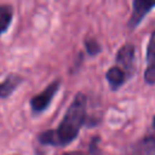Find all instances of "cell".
<instances>
[{"label":"cell","mask_w":155,"mask_h":155,"mask_svg":"<svg viewBox=\"0 0 155 155\" xmlns=\"http://www.w3.org/2000/svg\"><path fill=\"white\" fill-rule=\"evenodd\" d=\"M85 47H86L87 53L91 56H94V54L101 52V46L97 42V40H94V39H86L85 40Z\"/></svg>","instance_id":"10"},{"label":"cell","mask_w":155,"mask_h":155,"mask_svg":"<svg viewBox=\"0 0 155 155\" xmlns=\"http://www.w3.org/2000/svg\"><path fill=\"white\" fill-rule=\"evenodd\" d=\"M144 80L149 85H155V30L150 34L147 45V68Z\"/></svg>","instance_id":"5"},{"label":"cell","mask_w":155,"mask_h":155,"mask_svg":"<svg viewBox=\"0 0 155 155\" xmlns=\"http://www.w3.org/2000/svg\"><path fill=\"white\" fill-rule=\"evenodd\" d=\"M12 7L8 5H0V35L8 28L12 21Z\"/></svg>","instance_id":"9"},{"label":"cell","mask_w":155,"mask_h":155,"mask_svg":"<svg viewBox=\"0 0 155 155\" xmlns=\"http://www.w3.org/2000/svg\"><path fill=\"white\" fill-rule=\"evenodd\" d=\"M63 155H85V154L81 151H70V153H65Z\"/></svg>","instance_id":"11"},{"label":"cell","mask_w":155,"mask_h":155,"mask_svg":"<svg viewBox=\"0 0 155 155\" xmlns=\"http://www.w3.org/2000/svg\"><path fill=\"white\" fill-rule=\"evenodd\" d=\"M59 86H61V80H54L42 92L34 96L30 101V105H31L33 111L34 113H42L44 110H46L47 107L50 105L51 101L53 99V96L59 90Z\"/></svg>","instance_id":"2"},{"label":"cell","mask_w":155,"mask_h":155,"mask_svg":"<svg viewBox=\"0 0 155 155\" xmlns=\"http://www.w3.org/2000/svg\"><path fill=\"white\" fill-rule=\"evenodd\" d=\"M155 7V1H148V0H134L132 2V15L128 19V28L134 29L143 18Z\"/></svg>","instance_id":"3"},{"label":"cell","mask_w":155,"mask_h":155,"mask_svg":"<svg viewBox=\"0 0 155 155\" xmlns=\"http://www.w3.org/2000/svg\"><path fill=\"white\" fill-rule=\"evenodd\" d=\"M105 78L108 80V84L110 86L111 90H117L127 79V74L125 73L124 69H121L120 67H111L107 74Z\"/></svg>","instance_id":"7"},{"label":"cell","mask_w":155,"mask_h":155,"mask_svg":"<svg viewBox=\"0 0 155 155\" xmlns=\"http://www.w3.org/2000/svg\"><path fill=\"white\" fill-rule=\"evenodd\" d=\"M145 134L134 145L133 151L136 155H155V130Z\"/></svg>","instance_id":"6"},{"label":"cell","mask_w":155,"mask_h":155,"mask_svg":"<svg viewBox=\"0 0 155 155\" xmlns=\"http://www.w3.org/2000/svg\"><path fill=\"white\" fill-rule=\"evenodd\" d=\"M134 46L132 44H125L116 53V62L121 65L120 68L125 70L127 76L132 75L134 71Z\"/></svg>","instance_id":"4"},{"label":"cell","mask_w":155,"mask_h":155,"mask_svg":"<svg viewBox=\"0 0 155 155\" xmlns=\"http://www.w3.org/2000/svg\"><path fill=\"white\" fill-rule=\"evenodd\" d=\"M21 76L15 74L8 75L2 82H0V98H6L7 96H10L21 84Z\"/></svg>","instance_id":"8"},{"label":"cell","mask_w":155,"mask_h":155,"mask_svg":"<svg viewBox=\"0 0 155 155\" xmlns=\"http://www.w3.org/2000/svg\"><path fill=\"white\" fill-rule=\"evenodd\" d=\"M86 119V97L78 93L67 109L59 126L56 130H47L38 136L42 144L64 147L71 143L79 134L81 126Z\"/></svg>","instance_id":"1"}]
</instances>
